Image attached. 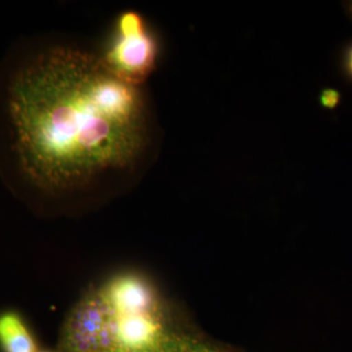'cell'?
Wrapping results in <instances>:
<instances>
[{
	"label": "cell",
	"mask_w": 352,
	"mask_h": 352,
	"mask_svg": "<svg viewBox=\"0 0 352 352\" xmlns=\"http://www.w3.org/2000/svg\"><path fill=\"white\" fill-rule=\"evenodd\" d=\"M142 88L76 43H25L0 64V163L46 190L131 171L151 142Z\"/></svg>",
	"instance_id": "cell-1"
},
{
	"label": "cell",
	"mask_w": 352,
	"mask_h": 352,
	"mask_svg": "<svg viewBox=\"0 0 352 352\" xmlns=\"http://www.w3.org/2000/svg\"><path fill=\"white\" fill-rule=\"evenodd\" d=\"M99 54L115 78L142 87L156 69L157 44L140 13L124 11L116 20L110 43Z\"/></svg>",
	"instance_id": "cell-2"
},
{
	"label": "cell",
	"mask_w": 352,
	"mask_h": 352,
	"mask_svg": "<svg viewBox=\"0 0 352 352\" xmlns=\"http://www.w3.org/2000/svg\"><path fill=\"white\" fill-rule=\"evenodd\" d=\"M113 315L94 293L78 305L69 316L63 335V352H113Z\"/></svg>",
	"instance_id": "cell-3"
},
{
	"label": "cell",
	"mask_w": 352,
	"mask_h": 352,
	"mask_svg": "<svg viewBox=\"0 0 352 352\" xmlns=\"http://www.w3.org/2000/svg\"><path fill=\"white\" fill-rule=\"evenodd\" d=\"M98 295L117 314L160 312L156 296L144 280L134 275H122L109 281Z\"/></svg>",
	"instance_id": "cell-4"
},
{
	"label": "cell",
	"mask_w": 352,
	"mask_h": 352,
	"mask_svg": "<svg viewBox=\"0 0 352 352\" xmlns=\"http://www.w3.org/2000/svg\"><path fill=\"white\" fill-rule=\"evenodd\" d=\"M0 346L4 352H38L36 340L19 315H0Z\"/></svg>",
	"instance_id": "cell-5"
},
{
	"label": "cell",
	"mask_w": 352,
	"mask_h": 352,
	"mask_svg": "<svg viewBox=\"0 0 352 352\" xmlns=\"http://www.w3.org/2000/svg\"><path fill=\"white\" fill-rule=\"evenodd\" d=\"M163 344L168 352H228L191 336L180 333H166Z\"/></svg>",
	"instance_id": "cell-6"
},
{
	"label": "cell",
	"mask_w": 352,
	"mask_h": 352,
	"mask_svg": "<svg viewBox=\"0 0 352 352\" xmlns=\"http://www.w3.org/2000/svg\"><path fill=\"white\" fill-rule=\"evenodd\" d=\"M340 100V94L339 91L335 89H325L322 91L320 96V103L323 107L333 109L339 105Z\"/></svg>",
	"instance_id": "cell-7"
},
{
	"label": "cell",
	"mask_w": 352,
	"mask_h": 352,
	"mask_svg": "<svg viewBox=\"0 0 352 352\" xmlns=\"http://www.w3.org/2000/svg\"><path fill=\"white\" fill-rule=\"evenodd\" d=\"M346 68L347 73L352 78V45L349 46L346 54Z\"/></svg>",
	"instance_id": "cell-8"
},
{
	"label": "cell",
	"mask_w": 352,
	"mask_h": 352,
	"mask_svg": "<svg viewBox=\"0 0 352 352\" xmlns=\"http://www.w3.org/2000/svg\"><path fill=\"white\" fill-rule=\"evenodd\" d=\"M163 339H164V338H163ZM163 339H162L161 342H160V344H157V346L156 347H155L154 349H151V351H149L147 352H168V351H166V347H164V346Z\"/></svg>",
	"instance_id": "cell-9"
},
{
	"label": "cell",
	"mask_w": 352,
	"mask_h": 352,
	"mask_svg": "<svg viewBox=\"0 0 352 352\" xmlns=\"http://www.w3.org/2000/svg\"><path fill=\"white\" fill-rule=\"evenodd\" d=\"M347 11H349V14L351 15L352 19V1L347 4Z\"/></svg>",
	"instance_id": "cell-10"
},
{
	"label": "cell",
	"mask_w": 352,
	"mask_h": 352,
	"mask_svg": "<svg viewBox=\"0 0 352 352\" xmlns=\"http://www.w3.org/2000/svg\"><path fill=\"white\" fill-rule=\"evenodd\" d=\"M44 352H48V351H44Z\"/></svg>",
	"instance_id": "cell-11"
}]
</instances>
